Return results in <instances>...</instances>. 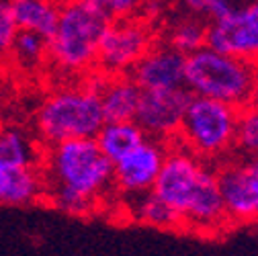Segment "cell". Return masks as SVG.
Listing matches in <instances>:
<instances>
[{"label":"cell","instance_id":"21","mask_svg":"<svg viewBox=\"0 0 258 256\" xmlns=\"http://www.w3.org/2000/svg\"><path fill=\"white\" fill-rule=\"evenodd\" d=\"M236 148L246 156H252L258 152V97L240 109Z\"/></svg>","mask_w":258,"mask_h":256},{"label":"cell","instance_id":"9","mask_svg":"<svg viewBox=\"0 0 258 256\" xmlns=\"http://www.w3.org/2000/svg\"><path fill=\"white\" fill-rule=\"evenodd\" d=\"M190 97L192 92L186 86L142 90L134 121L148 138L172 142L180 130Z\"/></svg>","mask_w":258,"mask_h":256},{"label":"cell","instance_id":"10","mask_svg":"<svg viewBox=\"0 0 258 256\" xmlns=\"http://www.w3.org/2000/svg\"><path fill=\"white\" fill-rule=\"evenodd\" d=\"M207 47L258 63V0L236 7L228 17L209 23Z\"/></svg>","mask_w":258,"mask_h":256},{"label":"cell","instance_id":"25","mask_svg":"<svg viewBox=\"0 0 258 256\" xmlns=\"http://www.w3.org/2000/svg\"><path fill=\"white\" fill-rule=\"evenodd\" d=\"M256 97H258V70H256Z\"/></svg>","mask_w":258,"mask_h":256},{"label":"cell","instance_id":"16","mask_svg":"<svg viewBox=\"0 0 258 256\" xmlns=\"http://www.w3.org/2000/svg\"><path fill=\"white\" fill-rule=\"evenodd\" d=\"M146 134L142 132V127L134 121H105L99 134L94 136L96 144L103 150V154L115 164L117 160H121L125 154L132 152L140 142H144Z\"/></svg>","mask_w":258,"mask_h":256},{"label":"cell","instance_id":"11","mask_svg":"<svg viewBox=\"0 0 258 256\" xmlns=\"http://www.w3.org/2000/svg\"><path fill=\"white\" fill-rule=\"evenodd\" d=\"M170 142H162L156 138H144L132 152L125 154L113 164L115 174V190L123 195H140L152 190L158 172L168 152Z\"/></svg>","mask_w":258,"mask_h":256},{"label":"cell","instance_id":"7","mask_svg":"<svg viewBox=\"0 0 258 256\" xmlns=\"http://www.w3.org/2000/svg\"><path fill=\"white\" fill-rule=\"evenodd\" d=\"M156 41V31L146 17L111 19L101 35L94 68L107 76L129 74Z\"/></svg>","mask_w":258,"mask_h":256},{"label":"cell","instance_id":"4","mask_svg":"<svg viewBox=\"0 0 258 256\" xmlns=\"http://www.w3.org/2000/svg\"><path fill=\"white\" fill-rule=\"evenodd\" d=\"M107 23L109 19L86 0H63L55 33L47 41V63L68 76L90 72Z\"/></svg>","mask_w":258,"mask_h":256},{"label":"cell","instance_id":"12","mask_svg":"<svg viewBox=\"0 0 258 256\" xmlns=\"http://www.w3.org/2000/svg\"><path fill=\"white\" fill-rule=\"evenodd\" d=\"M184 53L158 39L132 68L129 76L140 84L142 90L178 88L184 86Z\"/></svg>","mask_w":258,"mask_h":256},{"label":"cell","instance_id":"19","mask_svg":"<svg viewBox=\"0 0 258 256\" xmlns=\"http://www.w3.org/2000/svg\"><path fill=\"white\" fill-rule=\"evenodd\" d=\"M43 150L37 142L19 127H3L0 132V162L11 164H41Z\"/></svg>","mask_w":258,"mask_h":256},{"label":"cell","instance_id":"24","mask_svg":"<svg viewBox=\"0 0 258 256\" xmlns=\"http://www.w3.org/2000/svg\"><path fill=\"white\" fill-rule=\"evenodd\" d=\"M94 9H99L109 21L121 19V17H132L138 15L144 7V0H86Z\"/></svg>","mask_w":258,"mask_h":256},{"label":"cell","instance_id":"3","mask_svg":"<svg viewBox=\"0 0 258 256\" xmlns=\"http://www.w3.org/2000/svg\"><path fill=\"white\" fill-rule=\"evenodd\" d=\"M258 63L246 57L201 47L184 59V86L199 97L246 107L256 99Z\"/></svg>","mask_w":258,"mask_h":256},{"label":"cell","instance_id":"14","mask_svg":"<svg viewBox=\"0 0 258 256\" xmlns=\"http://www.w3.org/2000/svg\"><path fill=\"white\" fill-rule=\"evenodd\" d=\"M99 97L105 121H129L136 117L142 88L129 74H117L107 76Z\"/></svg>","mask_w":258,"mask_h":256},{"label":"cell","instance_id":"2","mask_svg":"<svg viewBox=\"0 0 258 256\" xmlns=\"http://www.w3.org/2000/svg\"><path fill=\"white\" fill-rule=\"evenodd\" d=\"M211 164L174 140L168 144L152 190L180 215L184 230L215 234L230 226L217 168Z\"/></svg>","mask_w":258,"mask_h":256},{"label":"cell","instance_id":"20","mask_svg":"<svg viewBox=\"0 0 258 256\" xmlns=\"http://www.w3.org/2000/svg\"><path fill=\"white\" fill-rule=\"evenodd\" d=\"M7 61H15V68L33 74L47 63V39L33 33V31L21 29Z\"/></svg>","mask_w":258,"mask_h":256},{"label":"cell","instance_id":"18","mask_svg":"<svg viewBox=\"0 0 258 256\" xmlns=\"http://www.w3.org/2000/svg\"><path fill=\"white\" fill-rule=\"evenodd\" d=\"M132 217L144 226L158 228V230H184L180 215L154 190H146L140 195H132Z\"/></svg>","mask_w":258,"mask_h":256},{"label":"cell","instance_id":"23","mask_svg":"<svg viewBox=\"0 0 258 256\" xmlns=\"http://www.w3.org/2000/svg\"><path fill=\"white\" fill-rule=\"evenodd\" d=\"M180 5L186 13L203 17L207 23L228 17L236 9L232 0H180Z\"/></svg>","mask_w":258,"mask_h":256},{"label":"cell","instance_id":"8","mask_svg":"<svg viewBox=\"0 0 258 256\" xmlns=\"http://www.w3.org/2000/svg\"><path fill=\"white\" fill-rule=\"evenodd\" d=\"M217 176L230 226L258 221V156L228 160L217 168Z\"/></svg>","mask_w":258,"mask_h":256},{"label":"cell","instance_id":"15","mask_svg":"<svg viewBox=\"0 0 258 256\" xmlns=\"http://www.w3.org/2000/svg\"><path fill=\"white\" fill-rule=\"evenodd\" d=\"M15 17L21 29L33 31L47 41L55 33L61 3L57 0H15Z\"/></svg>","mask_w":258,"mask_h":256},{"label":"cell","instance_id":"27","mask_svg":"<svg viewBox=\"0 0 258 256\" xmlns=\"http://www.w3.org/2000/svg\"><path fill=\"white\" fill-rule=\"evenodd\" d=\"M0 103H3V94H0Z\"/></svg>","mask_w":258,"mask_h":256},{"label":"cell","instance_id":"28","mask_svg":"<svg viewBox=\"0 0 258 256\" xmlns=\"http://www.w3.org/2000/svg\"><path fill=\"white\" fill-rule=\"evenodd\" d=\"M11 3H15V0H11Z\"/></svg>","mask_w":258,"mask_h":256},{"label":"cell","instance_id":"5","mask_svg":"<svg viewBox=\"0 0 258 256\" xmlns=\"http://www.w3.org/2000/svg\"><path fill=\"white\" fill-rule=\"evenodd\" d=\"M105 123L99 92L86 86H63L41 103L35 115L37 138L51 146L74 138H94Z\"/></svg>","mask_w":258,"mask_h":256},{"label":"cell","instance_id":"13","mask_svg":"<svg viewBox=\"0 0 258 256\" xmlns=\"http://www.w3.org/2000/svg\"><path fill=\"white\" fill-rule=\"evenodd\" d=\"M45 197L41 164L0 162V205L23 207Z\"/></svg>","mask_w":258,"mask_h":256},{"label":"cell","instance_id":"22","mask_svg":"<svg viewBox=\"0 0 258 256\" xmlns=\"http://www.w3.org/2000/svg\"><path fill=\"white\" fill-rule=\"evenodd\" d=\"M19 31L21 27L17 23L13 3L11 0H0V61L9 59V53L13 49Z\"/></svg>","mask_w":258,"mask_h":256},{"label":"cell","instance_id":"26","mask_svg":"<svg viewBox=\"0 0 258 256\" xmlns=\"http://www.w3.org/2000/svg\"><path fill=\"white\" fill-rule=\"evenodd\" d=\"M3 127H5V125H3V121H0V132H3Z\"/></svg>","mask_w":258,"mask_h":256},{"label":"cell","instance_id":"6","mask_svg":"<svg viewBox=\"0 0 258 256\" xmlns=\"http://www.w3.org/2000/svg\"><path fill=\"white\" fill-rule=\"evenodd\" d=\"M238 123V107L192 94L174 142L182 144L207 162H217L225 160L236 148Z\"/></svg>","mask_w":258,"mask_h":256},{"label":"cell","instance_id":"1","mask_svg":"<svg viewBox=\"0 0 258 256\" xmlns=\"http://www.w3.org/2000/svg\"><path fill=\"white\" fill-rule=\"evenodd\" d=\"M41 170L47 201L68 215H90L115 190L113 162L94 138H74L45 146Z\"/></svg>","mask_w":258,"mask_h":256},{"label":"cell","instance_id":"17","mask_svg":"<svg viewBox=\"0 0 258 256\" xmlns=\"http://www.w3.org/2000/svg\"><path fill=\"white\" fill-rule=\"evenodd\" d=\"M207 31H209V23L203 17L190 15L184 11V15L174 17L166 25L162 41L170 43L174 49L188 55L207 45Z\"/></svg>","mask_w":258,"mask_h":256}]
</instances>
